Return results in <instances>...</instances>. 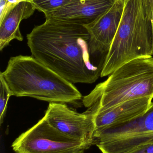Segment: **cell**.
I'll return each instance as SVG.
<instances>
[{
  "label": "cell",
  "mask_w": 153,
  "mask_h": 153,
  "mask_svg": "<svg viewBox=\"0 0 153 153\" xmlns=\"http://www.w3.org/2000/svg\"><path fill=\"white\" fill-rule=\"evenodd\" d=\"M27 38L32 56L70 82L92 84L101 76L107 55L93 52L84 26L46 19Z\"/></svg>",
  "instance_id": "cell-1"
},
{
  "label": "cell",
  "mask_w": 153,
  "mask_h": 153,
  "mask_svg": "<svg viewBox=\"0 0 153 153\" xmlns=\"http://www.w3.org/2000/svg\"><path fill=\"white\" fill-rule=\"evenodd\" d=\"M12 95L29 97L51 102L75 103L82 98L73 84L32 56L10 57L1 72Z\"/></svg>",
  "instance_id": "cell-2"
},
{
  "label": "cell",
  "mask_w": 153,
  "mask_h": 153,
  "mask_svg": "<svg viewBox=\"0 0 153 153\" xmlns=\"http://www.w3.org/2000/svg\"><path fill=\"white\" fill-rule=\"evenodd\" d=\"M146 97L153 98V56L137 58L119 67L84 97L83 103L93 114Z\"/></svg>",
  "instance_id": "cell-3"
},
{
  "label": "cell",
  "mask_w": 153,
  "mask_h": 153,
  "mask_svg": "<svg viewBox=\"0 0 153 153\" xmlns=\"http://www.w3.org/2000/svg\"><path fill=\"white\" fill-rule=\"evenodd\" d=\"M153 55L152 25L145 14L142 0H125L120 24L101 76L110 75L132 60Z\"/></svg>",
  "instance_id": "cell-4"
},
{
  "label": "cell",
  "mask_w": 153,
  "mask_h": 153,
  "mask_svg": "<svg viewBox=\"0 0 153 153\" xmlns=\"http://www.w3.org/2000/svg\"><path fill=\"white\" fill-rule=\"evenodd\" d=\"M95 144L102 153H127L153 143V102L142 116L95 134Z\"/></svg>",
  "instance_id": "cell-5"
},
{
  "label": "cell",
  "mask_w": 153,
  "mask_h": 153,
  "mask_svg": "<svg viewBox=\"0 0 153 153\" xmlns=\"http://www.w3.org/2000/svg\"><path fill=\"white\" fill-rule=\"evenodd\" d=\"M11 146L16 153H61L90 148L58 131L45 117L16 138Z\"/></svg>",
  "instance_id": "cell-6"
},
{
  "label": "cell",
  "mask_w": 153,
  "mask_h": 153,
  "mask_svg": "<svg viewBox=\"0 0 153 153\" xmlns=\"http://www.w3.org/2000/svg\"><path fill=\"white\" fill-rule=\"evenodd\" d=\"M44 117L58 131L89 147L95 144V126L93 115L80 113L66 103H49Z\"/></svg>",
  "instance_id": "cell-7"
},
{
  "label": "cell",
  "mask_w": 153,
  "mask_h": 153,
  "mask_svg": "<svg viewBox=\"0 0 153 153\" xmlns=\"http://www.w3.org/2000/svg\"><path fill=\"white\" fill-rule=\"evenodd\" d=\"M125 0H115L111 7L90 24L84 26L91 47L97 53L107 55L120 24Z\"/></svg>",
  "instance_id": "cell-8"
},
{
  "label": "cell",
  "mask_w": 153,
  "mask_h": 153,
  "mask_svg": "<svg viewBox=\"0 0 153 153\" xmlns=\"http://www.w3.org/2000/svg\"><path fill=\"white\" fill-rule=\"evenodd\" d=\"M115 0H79L45 13L53 19L86 26L90 24L112 6Z\"/></svg>",
  "instance_id": "cell-9"
},
{
  "label": "cell",
  "mask_w": 153,
  "mask_h": 153,
  "mask_svg": "<svg viewBox=\"0 0 153 153\" xmlns=\"http://www.w3.org/2000/svg\"><path fill=\"white\" fill-rule=\"evenodd\" d=\"M153 99L146 97L134 99L111 108L92 114L95 126V134L142 116L150 108Z\"/></svg>",
  "instance_id": "cell-10"
},
{
  "label": "cell",
  "mask_w": 153,
  "mask_h": 153,
  "mask_svg": "<svg viewBox=\"0 0 153 153\" xmlns=\"http://www.w3.org/2000/svg\"><path fill=\"white\" fill-rule=\"evenodd\" d=\"M36 9L31 2L27 1H16L0 20V50L9 45L13 39L23 40L19 29L22 21L33 15Z\"/></svg>",
  "instance_id": "cell-11"
},
{
  "label": "cell",
  "mask_w": 153,
  "mask_h": 153,
  "mask_svg": "<svg viewBox=\"0 0 153 153\" xmlns=\"http://www.w3.org/2000/svg\"><path fill=\"white\" fill-rule=\"evenodd\" d=\"M79 0H30L36 10L44 14L55 10Z\"/></svg>",
  "instance_id": "cell-12"
},
{
  "label": "cell",
  "mask_w": 153,
  "mask_h": 153,
  "mask_svg": "<svg viewBox=\"0 0 153 153\" xmlns=\"http://www.w3.org/2000/svg\"><path fill=\"white\" fill-rule=\"evenodd\" d=\"M0 82V123L2 124L7 110L8 100L12 94L1 72Z\"/></svg>",
  "instance_id": "cell-13"
},
{
  "label": "cell",
  "mask_w": 153,
  "mask_h": 153,
  "mask_svg": "<svg viewBox=\"0 0 153 153\" xmlns=\"http://www.w3.org/2000/svg\"><path fill=\"white\" fill-rule=\"evenodd\" d=\"M14 0H0V20L14 3Z\"/></svg>",
  "instance_id": "cell-14"
},
{
  "label": "cell",
  "mask_w": 153,
  "mask_h": 153,
  "mask_svg": "<svg viewBox=\"0 0 153 153\" xmlns=\"http://www.w3.org/2000/svg\"><path fill=\"white\" fill-rule=\"evenodd\" d=\"M142 2L146 19L151 22L153 9V0H142Z\"/></svg>",
  "instance_id": "cell-15"
},
{
  "label": "cell",
  "mask_w": 153,
  "mask_h": 153,
  "mask_svg": "<svg viewBox=\"0 0 153 153\" xmlns=\"http://www.w3.org/2000/svg\"><path fill=\"white\" fill-rule=\"evenodd\" d=\"M127 153H153V143L141 146Z\"/></svg>",
  "instance_id": "cell-16"
},
{
  "label": "cell",
  "mask_w": 153,
  "mask_h": 153,
  "mask_svg": "<svg viewBox=\"0 0 153 153\" xmlns=\"http://www.w3.org/2000/svg\"><path fill=\"white\" fill-rule=\"evenodd\" d=\"M85 150H86L84 149H75V150H71V151H67V152L61 153H84Z\"/></svg>",
  "instance_id": "cell-17"
},
{
  "label": "cell",
  "mask_w": 153,
  "mask_h": 153,
  "mask_svg": "<svg viewBox=\"0 0 153 153\" xmlns=\"http://www.w3.org/2000/svg\"><path fill=\"white\" fill-rule=\"evenodd\" d=\"M151 23L152 25V33L153 36V9L152 11V16H151Z\"/></svg>",
  "instance_id": "cell-18"
},
{
  "label": "cell",
  "mask_w": 153,
  "mask_h": 153,
  "mask_svg": "<svg viewBox=\"0 0 153 153\" xmlns=\"http://www.w3.org/2000/svg\"></svg>",
  "instance_id": "cell-19"
}]
</instances>
